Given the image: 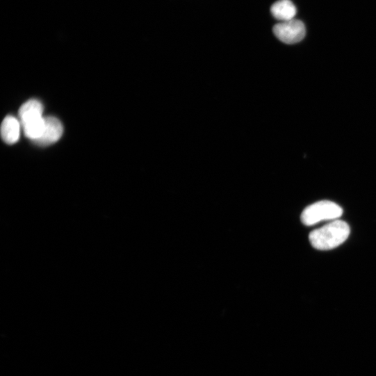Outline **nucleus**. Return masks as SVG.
Segmentation results:
<instances>
[{
    "mask_svg": "<svg viewBox=\"0 0 376 376\" xmlns=\"http://www.w3.org/2000/svg\"><path fill=\"white\" fill-rule=\"evenodd\" d=\"M349 225L343 220H336L309 234L311 245L318 250H329L343 243L350 235Z\"/></svg>",
    "mask_w": 376,
    "mask_h": 376,
    "instance_id": "nucleus-1",
    "label": "nucleus"
},
{
    "mask_svg": "<svg viewBox=\"0 0 376 376\" xmlns=\"http://www.w3.org/2000/svg\"><path fill=\"white\" fill-rule=\"evenodd\" d=\"M343 214V209L330 201H321L306 207L301 215L302 222L312 226L325 220H338Z\"/></svg>",
    "mask_w": 376,
    "mask_h": 376,
    "instance_id": "nucleus-2",
    "label": "nucleus"
},
{
    "mask_svg": "<svg viewBox=\"0 0 376 376\" xmlns=\"http://www.w3.org/2000/svg\"><path fill=\"white\" fill-rule=\"evenodd\" d=\"M273 33L281 42L286 44H294L304 38L306 28L302 22L293 19L275 25L273 28Z\"/></svg>",
    "mask_w": 376,
    "mask_h": 376,
    "instance_id": "nucleus-3",
    "label": "nucleus"
},
{
    "mask_svg": "<svg viewBox=\"0 0 376 376\" xmlns=\"http://www.w3.org/2000/svg\"><path fill=\"white\" fill-rule=\"evenodd\" d=\"M64 128L61 122L55 117H45V127L42 136L35 144L47 147L57 142L62 138Z\"/></svg>",
    "mask_w": 376,
    "mask_h": 376,
    "instance_id": "nucleus-4",
    "label": "nucleus"
},
{
    "mask_svg": "<svg viewBox=\"0 0 376 376\" xmlns=\"http://www.w3.org/2000/svg\"><path fill=\"white\" fill-rule=\"evenodd\" d=\"M21 122L13 116H8L3 122L1 136L4 142L8 145L17 143L21 134Z\"/></svg>",
    "mask_w": 376,
    "mask_h": 376,
    "instance_id": "nucleus-5",
    "label": "nucleus"
},
{
    "mask_svg": "<svg viewBox=\"0 0 376 376\" xmlns=\"http://www.w3.org/2000/svg\"><path fill=\"white\" fill-rule=\"evenodd\" d=\"M275 19L285 22L294 19L297 10L291 0H279L272 5L270 9Z\"/></svg>",
    "mask_w": 376,
    "mask_h": 376,
    "instance_id": "nucleus-6",
    "label": "nucleus"
},
{
    "mask_svg": "<svg viewBox=\"0 0 376 376\" xmlns=\"http://www.w3.org/2000/svg\"><path fill=\"white\" fill-rule=\"evenodd\" d=\"M44 113L43 104L37 99H31L25 103L19 110V118L21 124H24L31 120L42 117Z\"/></svg>",
    "mask_w": 376,
    "mask_h": 376,
    "instance_id": "nucleus-7",
    "label": "nucleus"
},
{
    "mask_svg": "<svg viewBox=\"0 0 376 376\" xmlns=\"http://www.w3.org/2000/svg\"><path fill=\"white\" fill-rule=\"evenodd\" d=\"M24 134L33 142L38 140L43 134L45 127V117H40L31 120L22 125Z\"/></svg>",
    "mask_w": 376,
    "mask_h": 376,
    "instance_id": "nucleus-8",
    "label": "nucleus"
}]
</instances>
